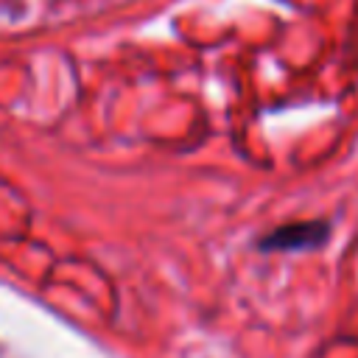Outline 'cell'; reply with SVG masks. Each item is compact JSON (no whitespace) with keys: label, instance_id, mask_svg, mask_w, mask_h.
Masks as SVG:
<instances>
[{"label":"cell","instance_id":"1","mask_svg":"<svg viewBox=\"0 0 358 358\" xmlns=\"http://www.w3.org/2000/svg\"><path fill=\"white\" fill-rule=\"evenodd\" d=\"M330 229L322 221H296V224H285L280 229H274L271 235H266L260 241L263 249L268 252H296V249H316L327 241Z\"/></svg>","mask_w":358,"mask_h":358}]
</instances>
